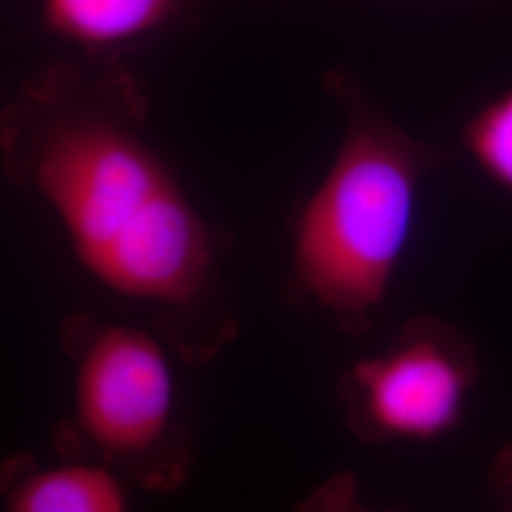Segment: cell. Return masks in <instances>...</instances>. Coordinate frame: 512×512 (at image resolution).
<instances>
[{
  "label": "cell",
  "instance_id": "cell-1",
  "mask_svg": "<svg viewBox=\"0 0 512 512\" xmlns=\"http://www.w3.org/2000/svg\"><path fill=\"white\" fill-rule=\"evenodd\" d=\"M147 120V97L122 61L52 63L2 112V164L54 211L99 283L188 311L211 289L215 238L148 141Z\"/></svg>",
  "mask_w": 512,
  "mask_h": 512
},
{
  "label": "cell",
  "instance_id": "cell-7",
  "mask_svg": "<svg viewBox=\"0 0 512 512\" xmlns=\"http://www.w3.org/2000/svg\"><path fill=\"white\" fill-rule=\"evenodd\" d=\"M463 147L488 181L512 194V86L473 112Z\"/></svg>",
  "mask_w": 512,
  "mask_h": 512
},
{
  "label": "cell",
  "instance_id": "cell-5",
  "mask_svg": "<svg viewBox=\"0 0 512 512\" xmlns=\"http://www.w3.org/2000/svg\"><path fill=\"white\" fill-rule=\"evenodd\" d=\"M220 0H40V18L55 37L84 50L88 61L120 55L188 27Z\"/></svg>",
  "mask_w": 512,
  "mask_h": 512
},
{
  "label": "cell",
  "instance_id": "cell-6",
  "mask_svg": "<svg viewBox=\"0 0 512 512\" xmlns=\"http://www.w3.org/2000/svg\"><path fill=\"white\" fill-rule=\"evenodd\" d=\"M6 512H129L118 478L101 465H61L25 476Z\"/></svg>",
  "mask_w": 512,
  "mask_h": 512
},
{
  "label": "cell",
  "instance_id": "cell-3",
  "mask_svg": "<svg viewBox=\"0 0 512 512\" xmlns=\"http://www.w3.org/2000/svg\"><path fill=\"white\" fill-rule=\"evenodd\" d=\"M478 376L475 344L439 317L418 315L382 353L349 368L340 397L359 439L437 440L458 427Z\"/></svg>",
  "mask_w": 512,
  "mask_h": 512
},
{
  "label": "cell",
  "instance_id": "cell-9",
  "mask_svg": "<svg viewBox=\"0 0 512 512\" xmlns=\"http://www.w3.org/2000/svg\"><path fill=\"white\" fill-rule=\"evenodd\" d=\"M490 484L503 512H512V442L495 454Z\"/></svg>",
  "mask_w": 512,
  "mask_h": 512
},
{
  "label": "cell",
  "instance_id": "cell-4",
  "mask_svg": "<svg viewBox=\"0 0 512 512\" xmlns=\"http://www.w3.org/2000/svg\"><path fill=\"white\" fill-rule=\"evenodd\" d=\"M74 412L84 439L105 458L139 465L171 431L175 378L164 348L129 325L71 323Z\"/></svg>",
  "mask_w": 512,
  "mask_h": 512
},
{
  "label": "cell",
  "instance_id": "cell-2",
  "mask_svg": "<svg viewBox=\"0 0 512 512\" xmlns=\"http://www.w3.org/2000/svg\"><path fill=\"white\" fill-rule=\"evenodd\" d=\"M327 84L346 129L294 222V283L342 329L363 332L412 236L421 184L448 154L399 128L346 74L330 73Z\"/></svg>",
  "mask_w": 512,
  "mask_h": 512
},
{
  "label": "cell",
  "instance_id": "cell-8",
  "mask_svg": "<svg viewBox=\"0 0 512 512\" xmlns=\"http://www.w3.org/2000/svg\"><path fill=\"white\" fill-rule=\"evenodd\" d=\"M294 512H393L374 511L361 499L359 482L351 473H338L319 484Z\"/></svg>",
  "mask_w": 512,
  "mask_h": 512
}]
</instances>
